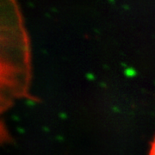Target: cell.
<instances>
[{
	"label": "cell",
	"instance_id": "6da1fadb",
	"mask_svg": "<svg viewBox=\"0 0 155 155\" xmlns=\"http://www.w3.org/2000/svg\"><path fill=\"white\" fill-rule=\"evenodd\" d=\"M149 155H155V138L153 141V144L151 147V150H150V154Z\"/></svg>",
	"mask_w": 155,
	"mask_h": 155
}]
</instances>
